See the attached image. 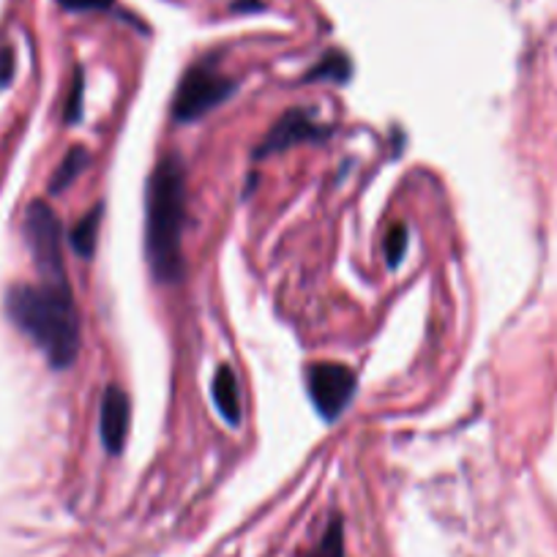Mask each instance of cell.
<instances>
[{"instance_id": "obj_1", "label": "cell", "mask_w": 557, "mask_h": 557, "mask_svg": "<svg viewBox=\"0 0 557 557\" xmlns=\"http://www.w3.org/2000/svg\"><path fill=\"white\" fill-rule=\"evenodd\" d=\"M7 314L55 369L77 361L83 334L69 282L41 278L39 285H14L7 293Z\"/></svg>"}, {"instance_id": "obj_2", "label": "cell", "mask_w": 557, "mask_h": 557, "mask_svg": "<svg viewBox=\"0 0 557 557\" xmlns=\"http://www.w3.org/2000/svg\"><path fill=\"white\" fill-rule=\"evenodd\" d=\"M186 224V170L175 153L157 164L146 195V255L157 282L173 285L184 276L181 238Z\"/></svg>"}, {"instance_id": "obj_3", "label": "cell", "mask_w": 557, "mask_h": 557, "mask_svg": "<svg viewBox=\"0 0 557 557\" xmlns=\"http://www.w3.org/2000/svg\"><path fill=\"white\" fill-rule=\"evenodd\" d=\"M233 90L235 83L219 72L216 63H195V66L186 69V74L178 83V90H175L173 117L178 123L200 121V117L208 115L213 107H219L224 99H230Z\"/></svg>"}, {"instance_id": "obj_4", "label": "cell", "mask_w": 557, "mask_h": 557, "mask_svg": "<svg viewBox=\"0 0 557 557\" xmlns=\"http://www.w3.org/2000/svg\"><path fill=\"white\" fill-rule=\"evenodd\" d=\"M61 222L47 202H30L25 211V240L34 255V265L45 282H69L63 265Z\"/></svg>"}, {"instance_id": "obj_5", "label": "cell", "mask_w": 557, "mask_h": 557, "mask_svg": "<svg viewBox=\"0 0 557 557\" xmlns=\"http://www.w3.org/2000/svg\"><path fill=\"white\" fill-rule=\"evenodd\" d=\"M307 391L314 410L325 421H336L347 410L352 394H356V372L350 367H345V363L336 361L309 363Z\"/></svg>"}, {"instance_id": "obj_6", "label": "cell", "mask_w": 557, "mask_h": 557, "mask_svg": "<svg viewBox=\"0 0 557 557\" xmlns=\"http://www.w3.org/2000/svg\"><path fill=\"white\" fill-rule=\"evenodd\" d=\"M329 134V128H323V123L314 121V115L309 110H290L273 123L271 132L265 134L260 146L255 148V159H268L273 153H282L287 148L298 146V143H314V139H323Z\"/></svg>"}, {"instance_id": "obj_7", "label": "cell", "mask_w": 557, "mask_h": 557, "mask_svg": "<svg viewBox=\"0 0 557 557\" xmlns=\"http://www.w3.org/2000/svg\"><path fill=\"white\" fill-rule=\"evenodd\" d=\"M128 421H132V401H128L126 391L110 385L101 396V443H104L107 451L115 457L123 451V443L128 435Z\"/></svg>"}, {"instance_id": "obj_8", "label": "cell", "mask_w": 557, "mask_h": 557, "mask_svg": "<svg viewBox=\"0 0 557 557\" xmlns=\"http://www.w3.org/2000/svg\"><path fill=\"white\" fill-rule=\"evenodd\" d=\"M213 401H216L219 412H222V418L230 426L240 424V418H244V407H240V388L230 367H219L216 377H213Z\"/></svg>"}, {"instance_id": "obj_9", "label": "cell", "mask_w": 557, "mask_h": 557, "mask_svg": "<svg viewBox=\"0 0 557 557\" xmlns=\"http://www.w3.org/2000/svg\"><path fill=\"white\" fill-rule=\"evenodd\" d=\"M352 72V63L345 52L339 50H331L329 55L320 58L318 66L304 77V83H347Z\"/></svg>"}, {"instance_id": "obj_10", "label": "cell", "mask_w": 557, "mask_h": 557, "mask_svg": "<svg viewBox=\"0 0 557 557\" xmlns=\"http://www.w3.org/2000/svg\"><path fill=\"white\" fill-rule=\"evenodd\" d=\"M88 162H90L88 151H85L83 146H74L72 151H69L66 157H63V162L58 164L55 175H52V181H50V191H52V195H61L63 189H69V186H72L74 181H77L79 175H83V170L88 168Z\"/></svg>"}, {"instance_id": "obj_11", "label": "cell", "mask_w": 557, "mask_h": 557, "mask_svg": "<svg viewBox=\"0 0 557 557\" xmlns=\"http://www.w3.org/2000/svg\"><path fill=\"white\" fill-rule=\"evenodd\" d=\"M99 224H101V206H94L83 219H79L77 227L72 230V249L77 251L79 257H85V260H90V257H94Z\"/></svg>"}, {"instance_id": "obj_12", "label": "cell", "mask_w": 557, "mask_h": 557, "mask_svg": "<svg viewBox=\"0 0 557 557\" xmlns=\"http://www.w3.org/2000/svg\"><path fill=\"white\" fill-rule=\"evenodd\" d=\"M407 249V230L405 224H391L388 238H385V260H388L391 268H396L405 257Z\"/></svg>"}, {"instance_id": "obj_13", "label": "cell", "mask_w": 557, "mask_h": 557, "mask_svg": "<svg viewBox=\"0 0 557 557\" xmlns=\"http://www.w3.org/2000/svg\"><path fill=\"white\" fill-rule=\"evenodd\" d=\"M312 557H345V539H342L339 522L329 524V530H325L323 541H320Z\"/></svg>"}, {"instance_id": "obj_14", "label": "cell", "mask_w": 557, "mask_h": 557, "mask_svg": "<svg viewBox=\"0 0 557 557\" xmlns=\"http://www.w3.org/2000/svg\"><path fill=\"white\" fill-rule=\"evenodd\" d=\"M83 72L77 69L74 74V85H72V96H69V107H66V123H77L83 117Z\"/></svg>"}, {"instance_id": "obj_15", "label": "cell", "mask_w": 557, "mask_h": 557, "mask_svg": "<svg viewBox=\"0 0 557 557\" xmlns=\"http://www.w3.org/2000/svg\"><path fill=\"white\" fill-rule=\"evenodd\" d=\"M66 12H104L112 7V0H61Z\"/></svg>"}, {"instance_id": "obj_16", "label": "cell", "mask_w": 557, "mask_h": 557, "mask_svg": "<svg viewBox=\"0 0 557 557\" xmlns=\"http://www.w3.org/2000/svg\"><path fill=\"white\" fill-rule=\"evenodd\" d=\"M14 66H17V63H14V50L12 47H3V50H0V88L12 83Z\"/></svg>"}]
</instances>
